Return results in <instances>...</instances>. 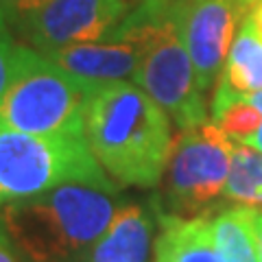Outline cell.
Masks as SVG:
<instances>
[{
	"instance_id": "1",
	"label": "cell",
	"mask_w": 262,
	"mask_h": 262,
	"mask_svg": "<svg viewBox=\"0 0 262 262\" xmlns=\"http://www.w3.org/2000/svg\"><path fill=\"white\" fill-rule=\"evenodd\" d=\"M173 120L134 81H101L85 112L94 158L118 186H160L173 151Z\"/></svg>"
},
{
	"instance_id": "2",
	"label": "cell",
	"mask_w": 262,
	"mask_h": 262,
	"mask_svg": "<svg viewBox=\"0 0 262 262\" xmlns=\"http://www.w3.org/2000/svg\"><path fill=\"white\" fill-rule=\"evenodd\" d=\"M125 201L118 192L66 184L0 208V236L20 262H85Z\"/></svg>"
},
{
	"instance_id": "3",
	"label": "cell",
	"mask_w": 262,
	"mask_h": 262,
	"mask_svg": "<svg viewBox=\"0 0 262 262\" xmlns=\"http://www.w3.org/2000/svg\"><path fill=\"white\" fill-rule=\"evenodd\" d=\"M112 35L140 39L142 57L131 81L168 114L177 131L208 122L206 92L179 35L175 0H140Z\"/></svg>"
},
{
	"instance_id": "4",
	"label": "cell",
	"mask_w": 262,
	"mask_h": 262,
	"mask_svg": "<svg viewBox=\"0 0 262 262\" xmlns=\"http://www.w3.org/2000/svg\"><path fill=\"white\" fill-rule=\"evenodd\" d=\"M98 83L18 42L13 75L0 101V129L33 136H85L88 103Z\"/></svg>"
},
{
	"instance_id": "5",
	"label": "cell",
	"mask_w": 262,
	"mask_h": 262,
	"mask_svg": "<svg viewBox=\"0 0 262 262\" xmlns=\"http://www.w3.org/2000/svg\"><path fill=\"white\" fill-rule=\"evenodd\" d=\"M66 184L118 192L85 136H33L0 129V208Z\"/></svg>"
},
{
	"instance_id": "6",
	"label": "cell",
	"mask_w": 262,
	"mask_h": 262,
	"mask_svg": "<svg viewBox=\"0 0 262 262\" xmlns=\"http://www.w3.org/2000/svg\"><path fill=\"white\" fill-rule=\"evenodd\" d=\"M234 144L214 122L179 131L164 173V212L203 216L223 196Z\"/></svg>"
},
{
	"instance_id": "7",
	"label": "cell",
	"mask_w": 262,
	"mask_h": 262,
	"mask_svg": "<svg viewBox=\"0 0 262 262\" xmlns=\"http://www.w3.org/2000/svg\"><path fill=\"white\" fill-rule=\"evenodd\" d=\"M260 0H175V22L203 92L219 81L236 33Z\"/></svg>"
},
{
	"instance_id": "8",
	"label": "cell",
	"mask_w": 262,
	"mask_h": 262,
	"mask_svg": "<svg viewBox=\"0 0 262 262\" xmlns=\"http://www.w3.org/2000/svg\"><path fill=\"white\" fill-rule=\"evenodd\" d=\"M127 13V0H48L22 39L42 55L77 44L107 42Z\"/></svg>"
},
{
	"instance_id": "9",
	"label": "cell",
	"mask_w": 262,
	"mask_h": 262,
	"mask_svg": "<svg viewBox=\"0 0 262 262\" xmlns=\"http://www.w3.org/2000/svg\"><path fill=\"white\" fill-rule=\"evenodd\" d=\"M158 206L160 199L122 201L85 262H151Z\"/></svg>"
},
{
	"instance_id": "10",
	"label": "cell",
	"mask_w": 262,
	"mask_h": 262,
	"mask_svg": "<svg viewBox=\"0 0 262 262\" xmlns=\"http://www.w3.org/2000/svg\"><path fill=\"white\" fill-rule=\"evenodd\" d=\"M46 57L90 81H125L140 63L142 44L131 35H112L107 42L59 48Z\"/></svg>"
},
{
	"instance_id": "11",
	"label": "cell",
	"mask_w": 262,
	"mask_h": 262,
	"mask_svg": "<svg viewBox=\"0 0 262 262\" xmlns=\"http://www.w3.org/2000/svg\"><path fill=\"white\" fill-rule=\"evenodd\" d=\"M158 225L155 262H227L214 243L208 216H179L158 206Z\"/></svg>"
},
{
	"instance_id": "12",
	"label": "cell",
	"mask_w": 262,
	"mask_h": 262,
	"mask_svg": "<svg viewBox=\"0 0 262 262\" xmlns=\"http://www.w3.org/2000/svg\"><path fill=\"white\" fill-rule=\"evenodd\" d=\"M210 118L232 142L247 146H253L262 127V112L251 103L249 94L236 92L221 81L212 96Z\"/></svg>"
},
{
	"instance_id": "13",
	"label": "cell",
	"mask_w": 262,
	"mask_h": 262,
	"mask_svg": "<svg viewBox=\"0 0 262 262\" xmlns=\"http://www.w3.org/2000/svg\"><path fill=\"white\" fill-rule=\"evenodd\" d=\"M253 210L256 206L236 203L232 208L219 210L210 219L214 243L227 262H258Z\"/></svg>"
},
{
	"instance_id": "14",
	"label": "cell",
	"mask_w": 262,
	"mask_h": 262,
	"mask_svg": "<svg viewBox=\"0 0 262 262\" xmlns=\"http://www.w3.org/2000/svg\"><path fill=\"white\" fill-rule=\"evenodd\" d=\"M219 81L243 94L262 92V39L247 20L236 33Z\"/></svg>"
},
{
	"instance_id": "15",
	"label": "cell",
	"mask_w": 262,
	"mask_h": 262,
	"mask_svg": "<svg viewBox=\"0 0 262 262\" xmlns=\"http://www.w3.org/2000/svg\"><path fill=\"white\" fill-rule=\"evenodd\" d=\"M262 192V151L247 144H234L232 166L223 196L243 206H256Z\"/></svg>"
},
{
	"instance_id": "16",
	"label": "cell",
	"mask_w": 262,
	"mask_h": 262,
	"mask_svg": "<svg viewBox=\"0 0 262 262\" xmlns=\"http://www.w3.org/2000/svg\"><path fill=\"white\" fill-rule=\"evenodd\" d=\"M46 3L48 0H0V11H3L5 22L9 24L13 35L22 37L33 18Z\"/></svg>"
},
{
	"instance_id": "17",
	"label": "cell",
	"mask_w": 262,
	"mask_h": 262,
	"mask_svg": "<svg viewBox=\"0 0 262 262\" xmlns=\"http://www.w3.org/2000/svg\"><path fill=\"white\" fill-rule=\"evenodd\" d=\"M15 39H0V101L9 88V81L13 75V59H15Z\"/></svg>"
},
{
	"instance_id": "18",
	"label": "cell",
	"mask_w": 262,
	"mask_h": 262,
	"mask_svg": "<svg viewBox=\"0 0 262 262\" xmlns=\"http://www.w3.org/2000/svg\"><path fill=\"white\" fill-rule=\"evenodd\" d=\"M253 229H256V245H258V262H262V208L253 210Z\"/></svg>"
},
{
	"instance_id": "19",
	"label": "cell",
	"mask_w": 262,
	"mask_h": 262,
	"mask_svg": "<svg viewBox=\"0 0 262 262\" xmlns=\"http://www.w3.org/2000/svg\"><path fill=\"white\" fill-rule=\"evenodd\" d=\"M247 22L251 24V29L256 31V35L262 39V0H260V3H258L256 7H253V11L249 13Z\"/></svg>"
},
{
	"instance_id": "20",
	"label": "cell",
	"mask_w": 262,
	"mask_h": 262,
	"mask_svg": "<svg viewBox=\"0 0 262 262\" xmlns=\"http://www.w3.org/2000/svg\"><path fill=\"white\" fill-rule=\"evenodd\" d=\"M0 262H20L18 256L13 253V249L7 245V241L0 236Z\"/></svg>"
},
{
	"instance_id": "21",
	"label": "cell",
	"mask_w": 262,
	"mask_h": 262,
	"mask_svg": "<svg viewBox=\"0 0 262 262\" xmlns=\"http://www.w3.org/2000/svg\"><path fill=\"white\" fill-rule=\"evenodd\" d=\"M0 39H13V33L9 29V24L5 22V15L0 11Z\"/></svg>"
},
{
	"instance_id": "22",
	"label": "cell",
	"mask_w": 262,
	"mask_h": 262,
	"mask_svg": "<svg viewBox=\"0 0 262 262\" xmlns=\"http://www.w3.org/2000/svg\"><path fill=\"white\" fill-rule=\"evenodd\" d=\"M258 208H262V192H260V196H258V203H256Z\"/></svg>"
}]
</instances>
